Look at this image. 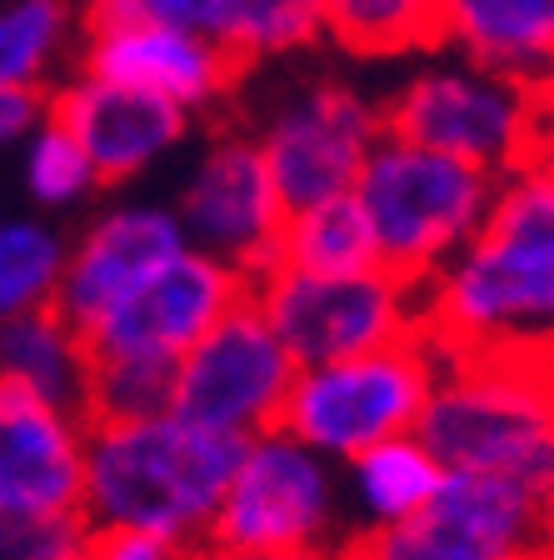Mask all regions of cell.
<instances>
[{
	"mask_svg": "<svg viewBox=\"0 0 554 560\" xmlns=\"http://www.w3.org/2000/svg\"><path fill=\"white\" fill-rule=\"evenodd\" d=\"M420 336L439 355H509L554 371V155L495 180L485 225L420 280Z\"/></svg>",
	"mask_w": 554,
	"mask_h": 560,
	"instance_id": "cell-1",
	"label": "cell"
},
{
	"mask_svg": "<svg viewBox=\"0 0 554 560\" xmlns=\"http://www.w3.org/2000/svg\"><path fill=\"white\" fill-rule=\"evenodd\" d=\"M240 451V435L196 425L170 406L85 420L81 515L91 530H151L196 550L205 546Z\"/></svg>",
	"mask_w": 554,
	"mask_h": 560,
	"instance_id": "cell-2",
	"label": "cell"
},
{
	"mask_svg": "<svg viewBox=\"0 0 554 560\" xmlns=\"http://www.w3.org/2000/svg\"><path fill=\"white\" fill-rule=\"evenodd\" d=\"M415 435L445 470L554 480V371L509 355H439Z\"/></svg>",
	"mask_w": 554,
	"mask_h": 560,
	"instance_id": "cell-3",
	"label": "cell"
},
{
	"mask_svg": "<svg viewBox=\"0 0 554 560\" xmlns=\"http://www.w3.org/2000/svg\"><path fill=\"white\" fill-rule=\"evenodd\" d=\"M499 175L420 140L385 130L355 175V200L365 210L375 256L404 280H429L445 260L485 225Z\"/></svg>",
	"mask_w": 554,
	"mask_h": 560,
	"instance_id": "cell-4",
	"label": "cell"
},
{
	"mask_svg": "<svg viewBox=\"0 0 554 560\" xmlns=\"http://www.w3.org/2000/svg\"><path fill=\"white\" fill-rule=\"evenodd\" d=\"M340 560H554L550 490L515 476L445 470L415 515L350 536Z\"/></svg>",
	"mask_w": 554,
	"mask_h": 560,
	"instance_id": "cell-5",
	"label": "cell"
},
{
	"mask_svg": "<svg viewBox=\"0 0 554 560\" xmlns=\"http://www.w3.org/2000/svg\"><path fill=\"white\" fill-rule=\"evenodd\" d=\"M210 546L340 556L350 540L340 466L285 425L250 435L210 521Z\"/></svg>",
	"mask_w": 554,
	"mask_h": 560,
	"instance_id": "cell-6",
	"label": "cell"
},
{
	"mask_svg": "<svg viewBox=\"0 0 554 560\" xmlns=\"http://www.w3.org/2000/svg\"><path fill=\"white\" fill-rule=\"evenodd\" d=\"M435 371L439 350L425 336L390 340V346L359 350L345 361L300 365L290 381L280 425L320 455H330L335 466H345L350 455L415 431Z\"/></svg>",
	"mask_w": 554,
	"mask_h": 560,
	"instance_id": "cell-7",
	"label": "cell"
},
{
	"mask_svg": "<svg viewBox=\"0 0 554 560\" xmlns=\"http://www.w3.org/2000/svg\"><path fill=\"white\" fill-rule=\"evenodd\" d=\"M380 110L390 136L420 140L429 151L470 161L490 175L515 171L540 151L534 145L530 81H515L495 66H480L460 50L450 60L415 70Z\"/></svg>",
	"mask_w": 554,
	"mask_h": 560,
	"instance_id": "cell-8",
	"label": "cell"
},
{
	"mask_svg": "<svg viewBox=\"0 0 554 560\" xmlns=\"http://www.w3.org/2000/svg\"><path fill=\"white\" fill-rule=\"evenodd\" d=\"M250 295L295 355V365L345 361L359 350L420 336V285L385 266L365 270H295L266 266Z\"/></svg>",
	"mask_w": 554,
	"mask_h": 560,
	"instance_id": "cell-9",
	"label": "cell"
},
{
	"mask_svg": "<svg viewBox=\"0 0 554 560\" xmlns=\"http://www.w3.org/2000/svg\"><path fill=\"white\" fill-rule=\"evenodd\" d=\"M295 371H300L295 355L275 336L266 311L255 305V295L245 291L175 361L170 410L196 420V425H210V431L250 441V435L280 425V410H285Z\"/></svg>",
	"mask_w": 554,
	"mask_h": 560,
	"instance_id": "cell-10",
	"label": "cell"
},
{
	"mask_svg": "<svg viewBox=\"0 0 554 560\" xmlns=\"http://www.w3.org/2000/svg\"><path fill=\"white\" fill-rule=\"evenodd\" d=\"M385 136V110L345 81H305L270 105L255 130V145L270 165L280 206H310L325 196L355 190V175L375 140Z\"/></svg>",
	"mask_w": 554,
	"mask_h": 560,
	"instance_id": "cell-11",
	"label": "cell"
},
{
	"mask_svg": "<svg viewBox=\"0 0 554 560\" xmlns=\"http://www.w3.org/2000/svg\"><path fill=\"white\" fill-rule=\"evenodd\" d=\"M245 291H250V280L235 266L185 245L140 285H130L110 311L95 315L85 326V350H91V361H145L175 371V361Z\"/></svg>",
	"mask_w": 554,
	"mask_h": 560,
	"instance_id": "cell-12",
	"label": "cell"
},
{
	"mask_svg": "<svg viewBox=\"0 0 554 560\" xmlns=\"http://www.w3.org/2000/svg\"><path fill=\"white\" fill-rule=\"evenodd\" d=\"M170 210L185 231V245L235 266L245 280L275 266L285 206L250 130H215Z\"/></svg>",
	"mask_w": 554,
	"mask_h": 560,
	"instance_id": "cell-13",
	"label": "cell"
},
{
	"mask_svg": "<svg viewBox=\"0 0 554 560\" xmlns=\"http://www.w3.org/2000/svg\"><path fill=\"white\" fill-rule=\"evenodd\" d=\"M46 116L60 120L70 136L81 140V151L91 155L101 186L135 180L140 171L165 161L190 130V116L180 105L161 101L151 91H135V85L91 75V70L70 75L66 85H56L46 95Z\"/></svg>",
	"mask_w": 554,
	"mask_h": 560,
	"instance_id": "cell-14",
	"label": "cell"
},
{
	"mask_svg": "<svg viewBox=\"0 0 554 560\" xmlns=\"http://www.w3.org/2000/svg\"><path fill=\"white\" fill-rule=\"evenodd\" d=\"M81 70L151 91L180 105L185 116L215 110L245 81V66L225 46L175 25H95L85 31Z\"/></svg>",
	"mask_w": 554,
	"mask_h": 560,
	"instance_id": "cell-15",
	"label": "cell"
},
{
	"mask_svg": "<svg viewBox=\"0 0 554 560\" xmlns=\"http://www.w3.org/2000/svg\"><path fill=\"white\" fill-rule=\"evenodd\" d=\"M185 250V231L170 206L155 200H126L95 215L81 231V241L66 245V266L56 285V311L75 326H91L101 311L120 301L130 285L151 276L155 266Z\"/></svg>",
	"mask_w": 554,
	"mask_h": 560,
	"instance_id": "cell-16",
	"label": "cell"
},
{
	"mask_svg": "<svg viewBox=\"0 0 554 560\" xmlns=\"http://www.w3.org/2000/svg\"><path fill=\"white\" fill-rule=\"evenodd\" d=\"M85 416L31 396L0 375V505L81 511Z\"/></svg>",
	"mask_w": 554,
	"mask_h": 560,
	"instance_id": "cell-17",
	"label": "cell"
},
{
	"mask_svg": "<svg viewBox=\"0 0 554 560\" xmlns=\"http://www.w3.org/2000/svg\"><path fill=\"white\" fill-rule=\"evenodd\" d=\"M439 46L534 85L554 66V0H445Z\"/></svg>",
	"mask_w": 554,
	"mask_h": 560,
	"instance_id": "cell-18",
	"label": "cell"
},
{
	"mask_svg": "<svg viewBox=\"0 0 554 560\" xmlns=\"http://www.w3.org/2000/svg\"><path fill=\"white\" fill-rule=\"evenodd\" d=\"M0 375L25 385L31 396L50 400V406L85 416V390H91L85 330L70 315H60L56 305L0 320Z\"/></svg>",
	"mask_w": 554,
	"mask_h": 560,
	"instance_id": "cell-19",
	"label": "cell"
},
{
	"mask_svg": "<svg viewBox=\"0 0 554 560\" xmlns=\"http://www.w3.org/2000/svg\"><path fill=\"white\" fill-rule=\"evenodd\" d=\"M345 476H340V495H345L350 515V536L359 530H380V525H394L404 515H415L420 505L435 495V486L445 480V466L435 460L425 441L415 431L390 435V441L369 445V451L350 455Z\"/></svg>",
	"mask_w": 554,
	"mask_h": 560,
	"instance_id": "cell-20",
	"label": "cell"
},
{
	"mask_svg": "<svg viewBox=\"0 0 554 560\" xmlns=\"http://www.w3.org/2000/svg\"><path fill=\"white\" fill-rule=\"evenodd\" d=\"M275 266H295V270L380 266L375 235H369V221L359 210L355 190L285 210V225H280V241H275Z\"/></svg>",
	"mask_w": 554,
	"mask_h": 560,
	"instance_id": "cell-21",
	"label": "cell"
},
{
	"mask_svg": "<svg viewBox=\"0 0 554 560\" xmlns=\"http://www.w3.org/2000/svg\"><path fill=\"white\" fill-rule=\"evenodd\" d=\"M325 35L350 56H410L445 40V0H325Z\"/></svg>",
	"mask_w": 554,
	"mask_h": 560,
	"instance_id": "cell-22",
	"label": "cell"
},
{
	"mask_svg": "<svg viewBox=\"0 0 554 560\" xmlns=\"http://www.w3.org/2000/svg\"><path fill=\"white\" fill-rule=\"evenodd\" d=\"M215 46H225L245 70L255 60H280L325 40V0H220Z\"/></svg>",
	"mask_w": 554,
	"mask_h": 560,
	"instance_id": "cell-23",
	"label": "cell"
},
{
	"mask_svg": "<svg viewBox=\"0 0 554 560\" xmlns=\"http://www.w3.org/2000/svg\"><path fill=\"white\" fill-rule=\"evenodd\" d=\"M70 0H5L0 5V85L40 91L70 40Z\"/></svg>",
	"mask_w": 554,
	"mask_h": 560,
	"instance_id": "cell-24",
	"label": "cell"
},
{
	"mask_svg": "<svg viewBox=\"0 0 554 560\" xmlns=\"http://www.w3.org/2000/svg\"><path fill=\"white\" fill-rule=\"evenodd\" d=\"M66 241L46 221H0V320L56 305Z\"/></svg>",
	"mask_w": 554,
	"mask_h": 560,
	"instance_id": "cell-25",
	"label": "cell"
},
{
	"mask_svg": "<svg viewBox=\"0 0 554 560\" xmlns=\"http://www.w3.org/2000/svg\"><path fill=\"white\" fill-rule=\"evenodd\" d=\"M21 145H25L21 175H25V190H31L35 206H50V210L75 206V200H85L95 186H101L91 155L81 151V140L70 136L60 120L40 116Z\"/></svg>",
	"mask_w": 554,
	"mask_h": 560,
	"instance_id": "cell-26",
	"label": "cell"
},
{
	"mask_svg": "<svg viewBox=\"0 0 554 560\" xmlns=\"http://www.w3.org/2000/svg\"><path fill=\"white\" fill-rule=\"evenodd\" d=\"M91 525L81 511H11L0 505V560H85Z\"/></svg>",
	"mask_w": 554,
	"mask_h": 560,
	"instance_id": "cell-27",
	"label": "cell"
},
{
	"mask_svg": "<svg viewBox=\"0 0 554 560\" xmlns=\"http://www.w3.org/2000/svg\"><path fill=\"white\" fill-rule=\"evenodd\" d=\"M170 406V365L145 361H91V390H85V420L110 416H151Z\"/></svg>",
	"mask_w": 554,
	"mask_h": 560,
	"instance_id": "cell-28",
	"label": "cell"
},
{
	"mask_svg": "<svg viewBox=\"0 0 554 560\" xmlns=\"http://www.w3.org/2000/svg\"><path fill=\"white\" fill-rule=\"evenodd\" d=\"M220 0H91L85 31L95 25H175V31H215Z\"/></svg>",
	"mask_w": 554,
	"mask_h": 560,
	"instance_id": "cell-29",
	"label": "cell"
},
{
	"mask_svg": "<svg viewBox=\"0 0 554 560\" xmlns=\"http://www.w3.org/2000/svg\"><path fill=\"white\" fill-rule=\"evenodd\" d=\"M85 560H190V546L151 530H91Z\"/></svg>",
	"mask_w": 554,
	"mask_h": 560,
	"instance_id": "cell-30",
	"label": "cell"
},
{
	"mask_svg": "<svg viewBox=\"0 0 554 560\" xmlns=\"http://www.w3.org/2000/svg\"><path fill=\"white\" fill-rule=\"evenodd\" d=\"M40 116H46V91H5L0 85V151L21 145Z\"/></svg>",
	"mask_w": 554,
	"mask_h": 560,
	"instance_id": "cell-31",
	"label": "cell"
},
{
	"mask_svg": "<svg viewBox=\"0 0 554 560\" xmlns=\"http://www.w3.org/2000/svg\"><path fill=\"white\" fill-rule=\"evenodd\" d=\"M530 91H534V145H540V155H554V66Z\"/></svg>",
	"mask_w": 554,
	"mask_h": 560,
	"instance_id": "cell-32",
	"label": "cell"
},
{
	"mask_svg": "<svg viewBox=\"0 0 554 560\" xmlns=\"http://www.w3.org/2000/svg\"><path fill=\"white\" fill-rule=\"evenodd\" d=\"M190 560H335V556H310V550H231V546H196Z\"/></svg>",
	"mask_w": 554,
	"mask_h": 560,
	"instance_id": "cell-33",
	"label": "cell"
},
{
	"mask_svg": "<svg viewBox=\"0 0 554 560\" xmlns=\"http://www.w3.org/2000/svg\"><path fill=\"white\" fill-rule=\"evenodd\" d=\"M550 521H554V480H550Z\"/></svg>",
	"mask_w": 554,
	"mask_h": 560,
	"instance_id": "cell-34",
	"label": "cell"
},
{
	"mask_svg": "<svg viewBox=\"0 0 554 560\" xmlns=\"http://www.w3.org/2000/svg\"><path fill=\"white\" fill-rule=\"evenodd\" d=\"M335 560H340V556H335Z\"/></svg>",
	"mask_w": 554,
	"mask_h": 560,
	"instance_id": "cell-35",
	"label": "cell"
}]
</instances>
